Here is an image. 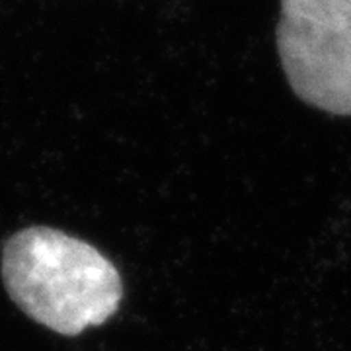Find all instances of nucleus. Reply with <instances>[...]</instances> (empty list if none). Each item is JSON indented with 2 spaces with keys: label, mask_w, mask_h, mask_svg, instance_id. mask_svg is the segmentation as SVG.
<instances>
[{
  "label": "nucleus",
  "mask_w": 351,
  "mask_h": 351,
  "mask_svg": "<svg viewBox=\"0 0 351 351\" xmlns=\"http://www.w3.org/2000/svg\"><path fill=\"white\" fill-rule=\"evenodd\" d=\"M2 277L12 301L38 324L78 336L117 313L123 285L100 250L47 226H29L6 242Z\"/></svg>",
  "instance_id": "f257e3e1"
},
{
  "label": "nucleus",
  "mask_w": 351,
  "mask_h": 351,
  "mask_svg": "<svg viewBox=\"0 0 351 351\" xmlns=\"http://www.w3.org/2000/svg\"><path fill=\"white\" fill-rule=\"evenodd\" d=\"M276 43L297 98L350 117L351 0H281Z\"/></svg>",
  "instance_id": "f03ea898"
}]
</instances>
